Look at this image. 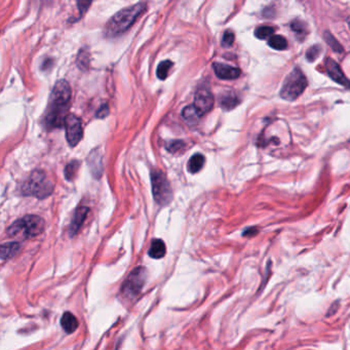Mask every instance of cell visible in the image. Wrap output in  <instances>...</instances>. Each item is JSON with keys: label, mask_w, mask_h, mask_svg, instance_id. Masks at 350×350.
Masks as SVG:
<instances>
[{"label": "cell", "mask_w": 350, "mask_h": 350, "mask_svg": "<svg viewBox=\"0 0 350 350\" xmlns=\"http://www.w3.org/2000/svg\"><path fill=\"white\" fill-rule=\"evenodd\" d=\"M146 10L145 3H137L133 6L116 12L106 25V33L109 36L119 35L132 27L138 18Z\"/></svg>", "instance_id": "1"}, {"label": "cell", "mask_w": 350, "mask_h": 350, "mask_svg": "<svg viewBox=\"0 0 350 350\" xmlns=\"http://www.w3.org/2000/svg\"><path fill=\"white\" fill-rule=\"evenodd\" d=\"M45 220L36 215H26L14 221L7 229V234L17 239H30L43 232Z\"/></svg>", "instance_id": "2"}, {"label": "cell", "mask_w": 350, "mask_h": 350, "mask_svg": "<svg viewBox=\"0 0 350 350\" xmlns=\"http://www.w3.org/2000/svg\"><path fill=\"white\" fill-rule=\"evenodd\" d=\"M24 195H32L39 199L50 196L54 191V184L43 171H34L22 187Z\"/></svg>", "instance_id": "3"}, {"label": "cell", "mask_w": 350, "mask_h": 350, "mask_svg": "<svg viewBox=\"0 0 350 350\" xmlns=\"http://www.w3.org/2000/svg\"><path fill=\"white\" fill-rule=\"evenodd\" d=\"M307 79L299 68L292 71L284 81L281 97L287 101H295L307 87Z\"/></svg>", "instance_id": "4"}, {"label": "cell", "mask_w": 350, "mask_h": 350, "mask_svg": "<svg viewBox=\"0 0 350 350\" xmlns=\"http://www.w3.org/2000/svg\"><path fill=\"white\" fill-rule=\"evenodd\" d=\"M152 192L155 201L160 206H167L173 198V192L166 175L159 170L151 172Z\"/></svg>", "instance_id": "5"}, {"label": "cell", "mask_w": 350, "mask_h": 350, "mask_svg": "<svg viewBox=\"0 0 350 350\" xmlns=\"http://www.w3.org/2000/svg\"><path fill=\"white\" fill-rule=\"evenodd\" d=\"M146 269L144 267H136L122 286V294L128 298H134L139 295L146 282Z\"/></svg>", "instance_id": "6"}, {"label": "cell", "mask_w": 350, "mask_h": 350, "mask_svg": "<svg viewBox=\"0 0 350 350\" xmlns=\"http://www.w3.org/2000/svg\"><path fill=\"white\" fill-rule=\"evenodd\" d=\"M71 95L70 84L66 80L61 79L57 81L51 94V106L66 108L70 102Z\"/></svg>", "instance_id": "7"}, {"label": "cell", "mask_w": 350, "mask_h": 350, "mask_svg": "<svg viewBox=\"0 0 350 350\" xmlns=\"http://www.w3.org/2000/svg\"><path fill=\"white\" fill-rule=\"evenodd\" d=\"M66 139L70 146L74 147L83 137V129L81 120L74 114H69L65 120Z\"/></svg>", "instance_id": "8"}, {"label": "cell", "mask_w": 350, "mask_h": 350, "mask_svg": "<svg viewBox=\"0 0 350 350\" xmlns=\"http://www.w3.org/2000/svg\"><path fill=\"white\" fill-rule=\"evenodd\" d=\"M214 96L209 90L200 89L195 93L193 105L197 108L201 115H205L206 113L210 112L214 107Z\"/></svg>", "instance_id": "9"}, {"label": "cell", "mask_w": 350, "mask_h": 350, "mask_svg": "<svg viewBox=\"0 0 350 350\" xmlns=\"http://www.w3.org/2000/svg\"><path fill=\"white\" fill-rule=\"evenodd\" d=\"M326 70L328 72V74L330 75V77L334 81H336L337 83L350 89V80L346 78V76L344 75V73L341 70L338 63H336L334 60L328 58V59L326 60Z\"/></svg>", "instance_id": "10"}, {"label": "cell", "mask_w": 350, "mask_h": 350, "mask_svg": "<svg viewBox=\"0 0 350 350\" xmlns=\"http://www.w3.org/2000/svg\"><path fill=\"white\" fill-rule=\"evenodd\" d=\"M213 67L216 75L220 79H224V80L236 79L240 75V70L236 67H232L222 63H214Z\"/></svg>", "instance_id": "11"}, {"label": "cell", "mask_w": 350, "mask_h": 350, "mask_svg": "<svg viewBox=\"0 0 350 350\" xmlns=\"http://www.w3.org/2000/svg\"><path fill=\"white\" fill-rule=\"evenodd\" d=\"M89 212H90V209L86 208V207H80L76 210L74 217H73V220L71 222V225H70V230H69L70 236H74L78 232V230L82 226Z\"/></svg>", "instance_id": "12"}, {"label": "cell", "mask_w": 350, "mask_h": 350, "mask_svg": "<svg viewBox=\"0 0 350 350\" xmlns=\"http://www.w3.org/2000/svg\"><path fill=\"white\" fill-rule=\"evenodd\" d=\"M239 104V98L233 92H225L220 96V105L224 110H232Z\"/></svg>", "instance_id": "13"}, {"label": "cell", "mask_w": 350, "mask_h": 350, "mask_svg": "<svg viewBox=\"0 0 350 350\" xmlns=\"http://www.w3.org/2000/svg\"><path fill=\"white\" fill-rule=\"evenodd\" d=\"M61 326L67 334H72L77 330L79 324L77 318L71 312L67 311L61 317Z\"/></svg>", "instance_id": "14"}, {"label": "cell", "mask_w": 350, "mask_h": 350, "mask_svg": "<svg viewBox=\"0 0 350 350\" xmlns=\"http://www.w3.org/2000/svg\"><path fill=\"white\" fill-rule=\"evenodd\" d=\"M167 254L166 243L162 239H153L148 251V255L153 259H162Z\"/></svg>", "instance_id": "15"}, {"label": "cell", "mask_w": 350, "mask_h": 350, "mask_svg": "<svg viewBox=\"0 0 350 350\" xmlns=\"http://www.w3.org/2000/svg\"><path fill=\"white\" fill-rule=\"evenodd\" d=\"M182 116L189 124H195L199 121L202 115L197 110V108L192 104V105H189L183 109Z\"/></svg>", "instance_id": "16"}, {"label": "cell", "mask_w": 350, "mask_h": 350, "mask_svg": "<svg viewBox=\"0 0 350 350\" xmlns=\"http://www.w3.org/2000/svg\"><path fill=\"white\" fill-rule=\"evenodd\" d=\"M20 244L18 242H9L3 243L1 245V260L5 261L7 259L12 258L20 250Z\"/></svg>", "instance_id": "17"}, {"label": "cell", "mask_w": 350, "mask_h": 350, "mask_svg": "<svg viewBox=\"0 0 350 350\" xmlns=\"http://www.w3.org/2000/svg\"><path fill=\"white\" fill-rule=\"evenodd\" d=\"M203 165H205V157L201 154H194L188 162V171L191 174L198 173Z\"/></svg>", "instance_id": "18"}, {"label": "cell", "mask_w": 350, "mask_h": 350, "mask_svg": "<svg viewBox=\"0 0 350 350\" xmlns=\"http://www.w3.org/2000/svg\"><path fill=\"white\" fill-rule=\"evenodd\" d=\"M268 45L273 50L284 51L288 48V41L285 37H283L281 35H274L269 39Z\"/></svg>", "instance_id": "19"}, {"label": "cell", "mask_w": 350, "mask_h": 350, "mask_svg": "<svg viewBox=\"0 0 350 350\" xmlns=\"http://www.w3.org/2000/svg\"><path fill=\"white\" fill-rule=\"evenodd\" d=\"M91 59V57H90V53L87 52L86 50L84 49H81L78 53V56H77V66L79 67L80 70H83V71H86L87 69H89L90 67V60Z\"/></svg>", "instance_id": "20"}, {"label": "cell", "mask_w": 350, "mask_h": 350, "mask_svg": "<svg viewBox=\"0 0 350 350\" xmlns=\"http://www.w3.org/2000/svg\"><path fill=\"white\" fill-rule=\"evenodd\" d=\"M172 67H173V63L171 61H164L160 63L157 67V72H156L157 77L162 80L166 79L168 77L169 71Z\"/></svg>", "instance_id": "21"}, {"label": "cell", "mask_w": 350, "mask_h": 350, "mask_svg": "<svg viewBox=\"0 0 350 350\" xmlns=\"http://www.w3.org/2000/svg\"><path fill=\"white\" fill-rule=\"evenodd\" d=\"M79 169V163L78 162H72L69 165H67V167L65 168V177L68 181H71L74 179V177L76 176V173L78 172Z\"/></svg>", "instance_id": "22"}, {"label": "cell", "mask_w": 350, "mask_h": 350, "mask_svg": "<svg viewBox=\"0 0 350 350\" xmlns=\"http://www.w3.org/2000/svg\"><path fill=\"white\" fill-rule=\"evenodd\" d=\"M324 37L327 41L328 45L331 47V49H333L334 52H336V53H343V48L342 46L340 45V43L337 41V39L335 38L330 32H326L324 34Z\"/></svg>", "instance_id": "23"}, {"label": "cell", "mask_w": 350, "mask_h": 350, "mask_svg": "<svg viewBox=\"0 0 350 350\" xmlns=\"http://www.w3.org/2000/svg\"><path fill=\"white\" fill-rule=\"evenodd\" d=\"M274 32V29L270 26H261L258 27L255 31V35L259 39H265L272 35Z\"/></svg>", "instance_id": "24"}, {"label": "cell", "mask_w": 350, "mask_h": 350, "mask_svg": "<svg viewBox=\"0 0 350 350\" xmlns=\"http://www.w3.org/2000/svg\"><path fill=\"white\" fill-rule=\"evenodd\" d=\"M291 29L293 30L297 35H302L305 36L307 33V29H306V25L300 21V20H295L291 23Z\"/></svg>", "instance_id": "25"}, {"label": "cell", "mask_w": 350, "mask_h": 350, "mask_svg": "<svg viewBox=\"0 0 350 350\" xmlns=\"http://www.w3.org/2000/svg\"><path fill=\"white\" fill-rule=\"evenodd\" d=\"M166 147L167 149L170 151V152H177V151H180L181 149H183L185 147V143L181 140H174V141H171L169 142L167 145H166Z\"/></svg>", "instance_id": "26"}, {"label": "cell", "mask_w": 350, "mask_h": 350, "mask_svg": "<svg viewBox=\"0 0 350 350\" xmlns=\"http://www.w3.org/2000/svg\"><path fill=\"white\" fill-rule=\"evenodd\" d=\"M320 53H322V48H320V46H313L306 53V59L309 62H313L317 59Z\"/></svg>", "instance_id": "27"}, {"label": "cell", "mask_w": 350, "mask_h": 350, "mask_svg": "<svg viewBox=\"0 0 350 350\" xmlns=\"http://www.w3.org/2000/svg\"><path fill=\"white\" fill-rule=\"evenodd\" d=\"M93 0H77V7L79 9V14L80 17L87 11V9L90 8L92 5Z\"/></svg>", "instance_id": "28"}, {"label": "cell", "mask_w": 350, "mask_h": 350, "mask_svg": "<svg viewBox=\"0 0 350 350\" xmlns=\"http://www.w3.org/2000/svg\"><path fill=\"white\" fill-rule=\"evenodd\" d=\"M234 39H235L234 33L231 31H226L222 38V46L226 48L231 47L233 45V42H234Z\"/></svg>", "instance_id": "29"}, {"label": "cell", "mask_w": 350, "mask_h": 350, "mask_svg": "<svg viewBox=\"0 0 350 350\" xmlns=\"http://www.w3.org/2000/svg\"><path fill=\"white\" fill-rule=\"evenodd\" d=\"M108 114H109L108 105L107 104H103L99 108V110L97 112V117L98 118H105L106 116H108Z\"/></svg>", "instance_id": "30"}, {"label": "cell", "mask_w": 350, "mask_h": 350, "mask_svg": "<svg viewBox=\"0 0 350 350\" xmlns=\"http://www.w3.org/2000/svg\"><path fill=\"white\" fill-rule=\"evenodd\" d=\"M347 24H348V26H349V29H350V17L347 19Z\"/></svg>", "instance_id": "31"}]
</instances>
